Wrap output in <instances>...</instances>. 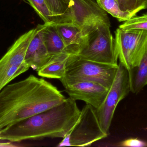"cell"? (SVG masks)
I'll use <instances>...</instances> for the list:
<instances>
[{
	"label": "cell",
	"instance_id": "cell-1",
	"mask_svg": "<svg viewBox=\"0 0 147 147\" xmlns=\"http://www.w3.org/2000/svg\"><path fill=\"white\" fill-rule=\"evenodd\" d=\"M66 98L44 79L30 75L0 92V130L63 103Z\"/></svg>",
	"mask_w": 147,
	"mask_h": 147
},
{
	"label": "cell",
	"instance_id": "cell-2",
	"mask_svg": "<svg viewBox=\"0 0 147 147\" xmlns=\"http://www.w3.org/2000/svg\"><path fill=\"white\" fill-rule=\"evenodd\" d=\"M76 101L71 98L49 109L1 130V140L18 142L27 140L65 138L80 116Z\"/></svg>",
	"mask_w": 147,
	"mask_h": 147
},
{
	"label": "cell",
	"instance_id": "cell-3",
	"mask_svg": "<svg viewBox=\"0 0 147 147\" xmlns=\"http://www.w3.org/2000/svg\"><path fill=\"white\" fill-rule=\"evenodd\" d=\"M110 27L100 25L91 29L79 47L76 56L94 62L118 66V53Z\"/></svg>",
	"mask_w": 147,
	"mask_h": 147
},
{
	"label": "cell",
	"instance_id": "cell-4",
	"mask_svg": "<svg viewBox=\"0 0 147 147\" xmlns=\"http://www.w3.org/2000/svg\"><path fill=\"white\" fill-rule=\"evenodd\" d=\"M118 66L94 62L72 55L67 62L64 76L59 80L63 86L78 81L88 80L100 83L110 89Z\"/></svg>",
	"mask_w": 147,
	"mask_h": 147
},
{
	"label": "cell",
	"instance_id": "cell-5",
	"mask_svg": "<svg viewBox=\"0 0 147 147\" xmlns=\"http://www.w3.org/2000/svg\"><path fill=\"white\" fill-rule=\"evenodd\" d=\"M53 22L71 23L87 32L99 25L111 26L107 12L94 0H69L64 14Z\"/></svg>",
	"mask_w": 147,
	"mask_h": 147
},
{
	"label": "cell",
	"instance_id": "cell-6",
	"mask_svg": "<svg viewBox=\"0 0 147 147\" xmlns=\"http://www.w3.org/2000/svg\"><path fill=\"white\" fill-rule=\"evenodd\" d=\"M108 135L100 126L96 109L86 104L81 110L77 124L58 146H87Z\"/></svg>",
	"mask_w": 147,
	"mask_h": 147
},
{
	"label": "cell",
	"instance_id": "cell-7",
	"mask_svg": "<svg viewBox=\"0 0 147 147\" xmlns=\"http://www.w3.org/2000/svg\"><path fill=\"white\" fill-rule=\"evenodd\" d=\"M35 32L36 28L21 35L0 59V92L11 81L30 68L25 62V58Z\"/></svg>",
	"mask_w": 147,
	"mask_h": 147
},
{
	"label": "cell",
	"instance_id": "cell-8",
	"mask_svg": "<svg viewBox=\"0 0 147 147\" xmlns=\"http://www.w3.org/2000/svg\"><path fill=\"white\" fill-rule=\"evenodd\" d=\"M120 62L128 71L139 65L147 51V31L122 28L115 32Z\"/></svg>",
	"mask_w": 147,
	"mask_h": 147
},
{
	"label": "cell",
	"instance_id": "cell-9",
	"mask_svg": "<svg viewBox=\"0 0 147 147\" xmlns=\"http://www.w3.org/2000/svg\"><path fill=\"white\" fill-rule=\"evenodd\" d=\"M130 91L128 70L119 63L115 79L103 102L99 108L96 109L100 126L104 132L108 135L117 105Z\"/></svg>",
	"mask_w": 147,
	"mask_h": 147
},
{
	"label": "cell",
	"instance_id": "cell-10",
	"mask_svg": "<svg viewBox=\"0 0 147 147\" xmlns=\"http://www.w3.org/2000/svg\"><path fill=\"white\" fill-rule=\"evenodd\" d=\"M65 91L75 101L81 100L98 108L102 104L109 89L92 81H80L65 85Z\"/></svg>",
	"mask_w": 147,
	"mask_h": 147
},
{
	"label": "cell",
	"instance_id": "cell-11",
	"mask_svg": "<svg viewBox=\"0 0 147 147\" xmlns=\"http://www.w3.org/2000/svg\"><path fill=\"white\" fill-rule=\"evenodd\" d=\"M51 57L37 26L35 34L27 50L25 62L30 68L37 72L48 62Z\"/></svg>",
	"mask_w": 147,
	"mask_h": 147
},
{
	"label": "cell",
	"instance_id": "cell-12",
	"mask_svg": "<svg viewBox=\"0 0 147 147\" xmlns=\"http://www.w3.org/2000/svg\"><path fill=\"white\" fill-rule=\"evenodd\" d=\"M66 47V51L76 55L79 47L88 32L73 24L64 22H53Z\"/></svg>",
	"mask_w": 147,
	"mask_h": 147
},
{
	"label": "cell",
	"instance_id": "cell-13",
	"mask_svg": "<svg viewBox=\"0 0 147 147\" xmlns=\"http://www.w3.org/2000/svg\"><path fill=\"white\" fill-rule=\"evenodd\" d=\"M71 55L66 51L52 55L48 62L37 71L38 75L42 77L60 80L64 76L65 67Z\"/></svg>",
	"mask_w": 147,
	"mask_h": 147
},
{
	"label": "cell",
	"instance_id": "cell-14",
	"mask_svg": "<svg viewBox=\"0 0 147 147\" xmlns=\"http://www.w3.org/2000/svg\"><path fill=\"white\" fill-rule=\"evenodd\" d=\"M42 39L51 55L66 51V47L54 26L45 23L38 25Z\"/></svg>",
	"mask_w": 147,
	"mask_h": 147
},
{
	"label": "cell",
	"instance_id": "cell-15",
	"mask_svg": "<svg viewBox=\"0 0 147 147\" xmlns=\"http://www.w3.org/2000/svg\"><path fill=\"white\" fill-rule=\"evenodd\" d=\"M128 71L131 92L138 94L147 85V51L139 65Z\"/></svg>",
	"mask_w": 147,
	"mask_h": 147
},
{
	"label": "cell",
	"instance_id": "cell-16",
	"mask_svg": "<svg viewBox=\"0 0 147 147\" xmlns=\"http://www.w3.org/2000/svg\"><path fill=\"white\" fill-rule=\"evenodd\" d=\"M99 7L119 21L124 22L136 15L121 9L117 0H96Z\"/></svg>",
	"mask_w": 147,
	"mask_h": 147
},
{
	"label": "cell",
	"instance_id": "cell-17",
	"mask_svg": "<svg viewBox=\"0 0 147 147\" xmlns=\"http://www.w3.org/2000/svg\"><path fill=\"white\" fill-rule=\"evenodd\" d=\"M33 8L45 23L50 24L54 22L55 18L48 7L45 0H27Z\"/></svg>",
	"mask_w": 147,
	"mask_h": 147
},
{
	"label": "cell",
	"instance_id": "cell-18",
	"mask_svg": "<svg viewBox=\"0 0 147 147\" xmlns=\"http://www.w3.org/2000/svg\"><path fill=\"white\" fill-rule=\"evenodd\" d=\"M119 28L125 30L134 29L147 31V13L140 16H133L124 21L119 26Z\"/></svg>",
	"mask_w": 147,
	"mask_h": 147
},
{
	"label": "cell",
	"instance_id": "cell-19",
	"mask_svg": "<svg viewBox=\"0 0 147 147\" xmlns=\"http://www.w3.org/2000/svg\"><path fill=\"white\" fill-rule=\"evenodd\" d=\"M121 9L125 12L136 14L142 9L147 8L146 0H117Z\"/></svg>",
	"mask_w": 147,
	"mask_h": 147
},
{
	"label": "cell",
	"instance_id": "cell-20",
	"mask_svg": "<svg viewBox=\"0 0 147 147\" xmlns=\"http://www.w3.org/2000/svg\"><path fill=\"white\" fill-rule=\"evenodd\" d=\"M50 10L54 16V21L64 14L67 6L63 0H45Z\"/></svg>",
	"mask_w": 147,
	"mask_h": 147
},
{
	"label": "cell",
	"instance_id": "cell-21",
	"mask_svg": "<svg viewBox=\"0 0 147 147\" xmlns=\"http://www.w3.org/2000/svg\"><path fill=\"white\" fill-rule=\"evenodd\" d=\"M119 146L121 147H147V142L138 138H129L123 141L120 143Z\"/></svg>",
	"mask_w": 147,
	"mask_h": 147
},
{
	"label": "cell",
	"instance_id": "cell-22",
	"mask_svg": "<svg viewBox=\"0 0 147 147\" xmlns=\"http://www.w3.org/2000/svg\"><path fill=\"white\" fill-rule=\"evenodd\" d=\"M63 1L64 3L66 4V6H67V4L68 2H69V0H63Z\"/></svg>",
	"mask_w": 147,
	"mask_h": 147
},
{
	"label": "cell",
	"instance_id": "cell-23",
	"mask_svg": "<svg viewBox=\"0 0 147 147\" xmlns=\"http://www.w3.org/2000/svg\"><path fill=\"white\" fill-rule=\"evenodd\" d=\"M1 130H0V138H1ZM0 140H1V139H0Z\"/></svg>",
	"mask_w": 147,
	"mask_h": 147
},
{
	"label": "cell",
	"instance_id": "cell-24",
	"mask_svg": "<svg viewBox=\"0 0 147 147\" xmlns=\"http://www.w3.org/2000/svg\"><path fill=\"white\" fill-rule=\"evenodd\" d=\"M146 2L147 3V0H146Z\"/></svg>",
	"mask_w": 147,
	"mask_h": 147
}]
</instances>
